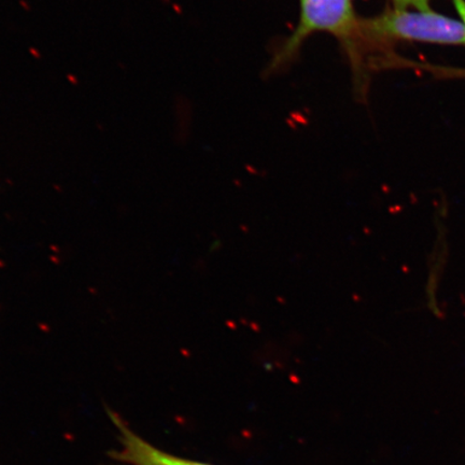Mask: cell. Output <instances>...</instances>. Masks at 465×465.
<instances>
[{
    "label": "cell",
    "mask_w": 465,
    "mask_h": 465,
    "mask_svg": "<svg viewBox=\"0 0 465 465\" xmlns=\"http://www.w3.org/2000/svg\"><path fill=\"white\" fill-rule=\"evenodd\" d=\"M316 33L332 35L344 45L354 65L359 62L358 48L363 34L361 20L354 13L353 0H300L298 25L279 50L272 67L292 60L305 40Z\"/></svg>",
    "instance_id": "obj_1"
},
{
    "label": "cell",
    "mask_w": 465,
    "mask_h": 465,
    "mask_svg": "<svg viewBox=\"0 0 465 465\" xmlns=\"http://www.w3.org/2000/svg\"><path fill=\"white\" fill-rule=\"evenodd\" d=\"M397 8H405L407 5H414L417 10L429 9L428 0H394Z\"/></svg>",
    "instance_id": "obj_3"
},
{
    "label": "cell",
    "mask_w": 465,
    "mask_h": 465,
    "mask_svg": "<svg viewBox=\"0 0 465 465\" xmlns=\"http://www.w3.org/2000/svg\"><path fill=\"white\" fill-rule=\"evenodd\" d=\"M363 37L375 40H407L440 45H465V27L460 21L433 11L387 10L373 19L361 20Z\"/></svg>",
    "instance_id": "obj_2"
},
{
    "label": "cell",
    "mask_w": 465,
    "mask_h": 465,
    "mask_svg": "<svg viewBox=\"0 0 465 465\" xmlns=\"http://www.w3.org/2000/svg\"><path fill=\"white\" fill-rule=\"evenodd\" d=\"M432 68V72L438 73L441 75H447V77H459L465 78V69H451V68Z\"/></svg>",
    "instance_id": "obj_4"
},
{
    "label": "cell",
    "mask_w": 465,
    "mask_h": 465,
    "mask_svg": "<svg viewBox=\"0 0 465 465\" xmlns=\"http://www.w3.org/2000/svg\"><path fill=\"white\" fill-rule=\"evenodd\" d=\"M465 27V0H452Z\"/></svg>",
    "instance_id": "obj_5"
}]
</instances>
